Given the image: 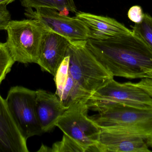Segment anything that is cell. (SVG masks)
<instances>
[{
  "label": "cell",
  "instance_id": "obj_9",
  "mask_svg": "<svg viewBox=\"0 0 152 152\" xmlns=\"http://www.w3.org/2000/svg\"><path fill=\"white\" fill-rule=\"evenodd\" d=\"M71 41L52 31L45 30L43 35L37 63L43 71L53 76L66 57Z\"/></svg>",
  "mask_w": 152,
  "mask_h": 152
},
{
  "label": "cell",
  "instance_id": "obj_21",
  "mask_svg": "<svg viewBox=\"0 0 152 152\" xmlns=\"http://www.w3.org/2000/svg\"><path fill=\"white\" fill-rule=\"evenodd\" d=\"M135 85L140 87L146 92L152 98V79L144 78L137 83H133Z\"/></svg>",
  "mask_w": 152,
  "mask_h": 152
},
{
  "label": "cell",
  "instance_id": "obj_17",
  "mask_svg": "<svg viewBox=\"0 0 152 152\" xmlns=\"http://www.w3.org/2000/svg\"><path fill=\"white\" fill-rule=\"evenodd\" d=\"M15 62L4 43H0V84Z\"/></svg>",
  "mask_w": 152,
  "mask_h": 152
},
{
  "label": "cell",
  "instance_id": "obj_3",
  "mask_svg": "<svg viewBox=\"0 0 152 152\" xmlns=\"http://www.w3.org/2000/svg\"><path fill=\"white\" fill-rule=\"evenodd\" d=\"M86 41L71 42L66 55L72 77L80 87L91 96L114 77L89 51Z\"/></svg>",
  "mask_w": 152,
  "mask_h": 152
},
{
  "label": "cell",
  "instance_id": "obj_4",
  "mask_svg": "<svg viewBox=\"0 0 152 152\" xmlns=\"http://www.w3.org/2000/svg\"><path fill=\"white\" fill-rule=\"evenodd\" d=\"M4 43L14 61L26 64L37 63L44 28L32 19L11 20L7 27Z\"/></svg>",
  "mask_w": 152,
  "mask_h": 152
},
{
  "label": "cell",
  "instance_id": "obj_15",
  "mask_svg": "<svg viewBox=\"0 0 152 152\" xmlns=\"http://www.w3.org/2000/svg\"><path fill=\"white\" fill-rule=\"evenodd\" d=\"M21 5L26 8H50L58 11L66 10L76 12L77 7L74 0H20Z\"/></svg>",
  "mask_w": 152,
  "mask_h": 152
},
{
  "label": "cell",
  "instance_id": "obj_12",
  "mask_svg": "<svg viewBox=\"0 0 152 152\" xmlns=\"http://www.w3.org/2000/svg\"><path fill=\"white\" fill-rule=\"evenodd\" d=\"M76 18L86 25L89 31L91 39L104 40L111 39L132 32L125 25L112 18L91 13L78 12Z\"/></svg>",
  "mask_w": 152,
  "mask_h": 152
},
{
  "label": "cell",
  "instance_id": "obj_24",
  "mask_svg": "<svg viewBox=\"0 0 152 152\" xmlns=\"http://www.w3.org/2000/svg\"><path fill=\"white\" fill-rule=\"evenodd\" d=\"M148 78L151 79H152V71L149 72L148 74Z\"/></svg>",
  "mask_w": 152,
  "mask_h": 152
},
{
  "label": "cell",
  "instance_id": "obj_14",
  "mask_svg": "<svg viewBox=\"0 0 152 152\" xmlns=\"http://www.w3.org/2000/svg\"><path fill=\"white\" fill-rule=\"evenodd\" d=\"M27 140L21 134L0 94V149L2 152H28Z\"/></svg>",
  "mask_w": 152,
  "mask_h": 152
},
{
  "label": "cell",
  "instance_id": "obj_11",
  "mask_svg": "<svg viewBox=\"0 0 152 152\" xmlns=\"http://www.w3.org/2000/svg\"><path fill=\"white\" fill-rule=\"evenodd\" d=\"M54 80L56 86L55 94L68 109L76 104L87 103L91 97L80 87L72 77L66 55L54 76Z\"/></svg>",
  "mask_w": 152,
  "mask_h": 152
},
{
  "label": "cell",
  "instance_id": "obj_22",
  "mask_svg": "<svg viewBox=\"0 0 152 152\" xmlns=\"http://www.w3.org/2000/svg\"><path fill=\"white\" fill-rule=\"evenodd\" d=\"M38 152H51V149L42 145Z\"/></svg>",
  "mask_w": 152,
  "mask_h": 152
},
{
  "label": "cell",
  "instance_id": "obj_25",
  "mask_svg": "<svg viewBox=\"0 0 152 152\" xmlns=\"http://www.w3.org/2000/svg\"><path fill=\"white\" fill-rule=\"evenodd\" d=\"M0 152H1V149H0Z\"/></svg>",
  "mask_w": 152,
  "mask_h": 152
},
{
  "label": "cell",
  "instance_id": "obj_6",
  "mask_svg": "<svg viewBox=\"0 0 152 152\" xmlns=\"http://www.w3.org/2000/svg\"><path fill=\"white\" fill-rule=\"evenodd\" d=\"M87 103L69 107L56 124L64 133L82 147L85 152H98L101 129L88 116Z\"/></svg>",
  "mask_w": 152,
  "mask_h": 152
},
{
  "label": "cell",
  "instance_id": "obj_2",
  "mask_svg": "<svg viewBox=\"0 0 152 152\" xmlns=\"http://www.w3.org/2000/svg\"><path fill=\"white\" fill-rule=\"evenodd\" d=\"M89 117L101 129H113L143 138L152 148V109H141L119 104L100 108Z\"/></svg>",
  "mask_w": 152,
  "mask_h": 152
},
{
  "label": "cell",
  "instance_id": "obj_13",
  "mask_svg": "<svg viewBox=\"0 0 152 152\" xmlns=\"http://www.w3.org/2000/svg\"><path fill=\"white\" fill-rule=\"evenodd\" d=\"M37 116L43 133L52 130L68 108L64 106L56 94L43 89L36 91Z\"/></svg>",
  "mask_w": 152,
  "mask_h": 152
},
{
  "label": "cell",
  "instance_id": "obj_20",
  "mask_svg": "<svg viewBox=\"0 0 152 152\" xmlns=\"http://www.w3.org/2000/svg\"><path fill=\"white\" fill-rule=\"evenodd\" d=\"M145 13L139 5L132 6L129 10L128 17L129 18L135 23H138L142 20Z\"/></svg>",
  "mask_w": 152,
  "mask_h": 152
},
{
  "label": "cell",
  "instance_id": "obj_16",
  "mask_svg": "<svg viewBox=\"0 0 152 152\" xmlns=\"http://www.w3.org/2000/svg\"><path fill=\"white\" fill-rule=\"evenodd\" d=\"M132 31L140 37L152 51V17L148 13H145L142 20L135 23Z\"/></svg>",
  "mask_w": 152,
  "mask_h": 152
},
{
  "label": "cell",
  "instance_id": "obj_23",
  "mask_svg": "<svg viewBox=\"0 0 152 152\" xmlns=\"http://www.w3.org/2000/svg\"><path fill=\"white\" fill-rule=\"evenodd\" d=\"M15 0H0V4H6L8 5L9 4L14 1Z\"/></svg>",
  "mask_w": 152,
  "mask_h": 152
},
{
  "label": "cell",
  "instance_id": "obj_8",
  "mask_svg": "<svg viewBox=\"0 0 152 152\" xmlns=\"http://www.w3.org/2000/svg\"><path fill=\"white\" fill-rule=\"evenodd\" d=\"M25 15L28 18L37 21L45 30L52 31L72 42L87 41L90 37L86 25L78 18L62 15L50 8H26Z\"/></svg>",
  "mask_w": 152,
  "mask_h": 152
},
{
  "label": "cell",
  "instance_id": "obj_5",
  "mask_svg": "<svg viewBox=\"0 0 152 152\" xmlns=\"http://www.w3.org/2000/svg\"><path fill=\"white\" fill-rule=\"evenodd\" d=\"M87 104L88 109L96 112L100 108L113 104L152 110V98L133 82L119 83L113 78L92 95Z\"/></svg>",
  "mask_w": 152,
  "mask_h": 152
},
{
  "label": "cell",
  "instance_id": "obj_10",
  "mask_svg": "<svg viewBox=\"0 0 152 152\" xmlns=\"http://www.w3.org/2000/svg\"><path fill=\"white\" fill-rule=\"evenodd\" d=\"M97 145L100 152H152L141 137L112 129H101Z\"/></svg>",
  "mask_w": 152,
  "mask_h": 152
},
{
  "label": "cell",
  "instance_id": "obj_18",
  "mask_svg": "<svg viewBox=\"0 0 152 152\" xmlns=\"http://www.w3.org/2000/svg\"><path fill=\"white\" fill-rule=\"evenodd\" d=\"M52 152H85L82 147L66 135H63L62 140L53 145Z\"/></svg>",
  "mask_w": 152,
  "mask_h": 152
},
{
  "label": "cell",
  "instance_id": "obj_19",
  "mask_svg": "<svg viewBox=\"0 0 152 152\" xmlns=\"http://www.w3.org/2000/svg\"><path fill=\"white\" fill-rule=\"evenodd\" d=\"M7 4H0V30H6L10 21L11 15L7 8Z\"/></svg>",
  "mask_w": 152,
  "mask_h": 152
},
{
  "label": "cell",
  "instance_id": "obj_7",
  "mask_svg": "<svg viewBox=\"0 0 152 152\" xmlns=\"http://www.w3.org/2000/svg\"><path fill=\"white\" fill-rule=\"evenodd\" d=\"M36 91L22 86L13 87L5 99L8 109L24 138L43 134L36 110Z\"/></svg>",
  "mask_w": 152,
  "mask_h": 152
},
{
  "label": "cell",
  "instance_id": "obj_1",
  "mask_svg": "<svg viewBox=\"0 0 152 152\" xmlns=\"http://www.w3.org/2000/svg\"><path fill=\"white\" fill-rule=\"evenodd\" d=\"M86 46L113 76L128 79L148 78L152 71V51L132 31L104 40L89 38Z\"/></svg>",
  "mask_w": 152,
  "mask_h": 152
}]
</instances>
